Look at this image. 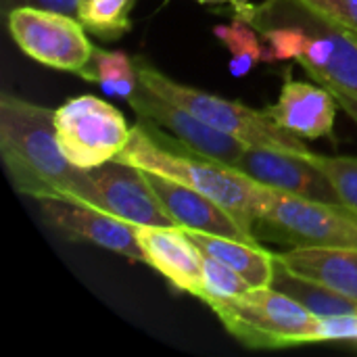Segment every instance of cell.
<instances>
[{"label": "cell", "instance_id": "6da1fadb", "mask_svg": "<svg viewBox=\"0 0 357 357\" xmlns=\"http://www.w3.org/2000/svg\"><path fill=\"white\" fill-rule=\"evenodd\" d=\"M0 155L15 190L31 199H67L94 205L96 186L88 169L61 151L54 111L17 94L0 96Z\"/></svg>", "mask_w": 357, "mask_h": 357}, {"label": "cell", "instance_id": "7a4b0ae2", "mask_svg": "<svg viewBox=\"0 0 357 357\" xmlns=\"http://www.w3.org/2000/svg\"><path fill=\"white\" fill-rule=\"evenodd\" d=\"M241 17L266 40L270 63L297 61L324 88L357 96L356 36L314 4L261 0Z\"/></svg>", "mask_w": 357, "mask_h": 357}, {"label": "cell", "instance_id": "3957f363", "mask_svg": "<svg viewBox=\"0 0 357 357\" xmlns=\"http://www.w3.org/2000/svg\"><path fill=\"white\" fill-rule=\"evenodd\" d=\"M163 140V136L151 130L149 121L140 119L132 128L130 140L115 161L159 174L211 197L226 207L249 232H253L255 209L266 184H259L238 169L201 157L188 149L182 153L180 149L172 146V138H167V142Z\"/></svg>", "mask_w": 357, "mask_h": 357}, {"label": "cell", "instance_id": "277c9868", "mask_svg": "<svg viewBox=\"0 0 357 357\" xmlns=\"http://www.w3.org/2000/svg\"><path fill=\"white\" fill-rule=\"evenodd\" d=\"M224 328L249 349H287L318 343V316L272 287H253L207 303Z\"/></svg>", "mask_w": 357, "mask_h": 357}, {"label": "cell", "instance_id": "5b68a950", "mask_svg": "<svg viewBox=\"0 0 357 357\" xmlns=\"http://www.w3.org/2000/svg\"><path fill=\"white\" fill-rule=\"evenodd\" d=\"M138 77L144 86L157 90L159 94L172 98L180 107L188 109L195 113L199 119L209 123L211 128L245 142L251 146H268V149H278V151H291L299 155H312L303 138L282 130L276 126L266 113L255 111L241 100H230L222 98L215 94H209L205 90L180 84L165 73H161L149 59L144 56H134Z\"/></svg>", "mask_w": 357, "mask_h": 357}, {"label": "cell", "instance_id": "8992f818", "mask_svg": "<svg viewBox=\"0 0 357 357\" xmlns=\"http://www.w3.org/2000/svg\"><path fill=\"white\" fill-rule=\"evenodd\" d=\"M253 232L291 247H345L357 249V211L349 205L312 201L266 186Z\"/></svg>", "mask_w": 357, "mask_h": 357}, {"label": "cell", "instance_id": "52a82bcc", "mask_svg": "<svg viewBox=\"0 0 357 357\" xmlns=\"http://www.w3.org/2000/svg\"><path fill=\"white\" fill-rule=\"evenodd\" d=\"M54 128L63 155L84 169L117 159L132 132L117 107L90 94L63 102L54 111Z\"/></svg>", "mask_w": 357, "mask_h": 357}, {"label": "cell", "instance_id": "ba28073f", "mask_svg": "<svg viewBox=\"0 0 357 357\" xmlns=\"http://www.w3.org/2000/svg\"><path fill=\"white\" fill-rule=\"evenodd\" d=\"M6 27L29 59L75 75L88 67L96 48L77 17L50 8L17 6L6 13Z\"/></svg>", "mask_w": 357, "mask_h": 357}, {"label": "cell", "instance_id": "9c48e42d", "mask_svg": "<svg viewBox=\"0 0 357 357\" xmlns=\"http://www.w3.org/2000/svg\"><path fill=\"white\" fill-rule=\"evenodd\" d=\"M128 105L136 111L138 119L167 130L176 138V142H180L188 151L224 163L228 167H236L247 146L245 142L211 128L195 113L180 107L172 98L159 94L157 90L144 86L142 82L136 88V92L128 98Z\"/></svg>", "mask_w": 357, "mask_h": 357}, {"label": "cell", "instance_id": "30bf717a", "mask_svg": "<svg viewBox=\"0 0 357 357\" xmlns=\"http://www.w3.org/2000/svg\"><path fill=\"white\" fill-rule=\"evenodd\" d=\"M234 169L259 184L295 197L345 205L333 180L310 161V155L247 144Z\"/></svg>", "mask_w": 357, "mask_h": 357}, {"label": "cell", "instance_id": "8fae6325", "mask_svg": "<svg viewBox=\"0 0 357 357\" xmlns=\"http://www.w3.org/2000/svg\"><path fill=\"white\" fill-rule=\"evenodd\" d=\"M88 172L96 186L94 207L134 226H176L144 169L113 159Z\"/></svg>", "mask_w": 357, "mask_h": 357}, {"label": "cell", "instance_id": "7c38bea8", "mask_svg": "<svg viewBox=\"0 0 357 357\" xmlns=\"http://www.w3.org/2000/svg\"><path fill=\"white\" fill-rule=\"evenodd\" d=\"M38 205L46 224L65 236L98 245L107 251L128 257L130 261L144 264V253L134 224L94 205L67 199H38Z\"/></svg>", "mask_w": 357, "mask_h": 357}, {"label": "cell", "instance_id": "4fadbf2b", "mask_svg": "<svg viewBox=\"0 0 357 357\" xmlns=\"http://www.w3.org/2000/svg\"><path fill=\"white\" fill-rule=\"evenodd\" d=\"M335 94L322 84L297 82L291 69L284 71L280 96L264 113L282 130L303 138H335V119L339 111Z\"/></svg>", "mask_w": 357, "mask_h": 357}, {"label": "cell", "instance_id": "5bb4252c", "mask_svg": "<svg viewBox=\"0 0 357 357\" xmlns=\"http://www.w3.org/2000/svg\"><path fill=\"white\" fill-rule=\"evenodd\" d=\"M144 264L159 272L176 291L201 297L203 251L180 226H136Z\"/></svg>", "mask_w": 357, "mask_h": 357}, {"label": "cell", "instance_id": "9a60e30c", "mask_svg": "<svg viewBox=\"0 0 357 357\" xmlns=\"http://www.w3.org/2000/svg\"><path fill=\"white\" fill-rule=\"evenodd\" d=\"M153 190L161 199L163 207L176 222V226L184 230H199L207 234L228 236L245 243H259L253 232H249L226 207H222L211 197L188 188L180 182L163 178L153 172H144Z\"/></svg>", "mask_w": 357, "mask_h": 357}, {"label": "cell", "instance_id": "2e32d148", "mask_svg": "<svg viewBox=\"0 0 357 357\" xmlns=\"http://www.w3.org/2000/svg\"><path fill=\"white\" fill-rule=\"evenodd\" d=\"M276 259L295 274L357 301V249L293 247L287 253H276Z\"/></svg>", "mask_w": 357, "mask_h": 357}, {"label": "cell", "instance_id": "e0dca14e", "mask_svg": "<svg viewBox=\"0 0 357 357\" xmlns=\"http://www.w3.org/2000/svg\"><path fill=\"white\" fill-rule=\"evenodd\" d=\"M186 234L203 251V255L224 261L247 278L251 287H270L274 276V253L264 249L259 243H245L199 230H186Z\"/></svg>", "mask_w": 357, "mask_h": 357}, {"label": "cell", "instance_id": "ac0fdd59", "mask_svg": "<svg viewBox=\"0 0 357 357\" xmlns=\"http://www.w3.org/2000/svg\"><path fill=\"white\" fill-rule=\"evenodd\" d=\"M272 289L284 293L299 305H303L307 312H312L318 318H331V316H347V314H357V301L316 282L310 278H303L282 266L276 259L274 253V276L270 282Z\"/></svg>", "mask_w": 357, "mask_h": 357}, {"label": "cell", "instance_id": "d6986e66", "mask_svg": "<svg viewBox=\"0 0 357 357\" xmlns=\"http://www.w3.org/2000/svg\"><path fill=\"white\" fill-rule=\"evenodd\" d=\"M79 77L98 84L107 94L128 100L140 86L136 61L123 50L94 48L92 61L79 73Z\"/></svg>", "mask_w": 357, "mask_h": 357}, {"label": "cell", "instance_id": "ffe728a7", "mask_svg": "<svg viewBox=\"0 0 357 357\" xmlns=\"http://www.w3.org/2000/svg\"><path fill=\"white\" fill-rule=\"evenodd\" d=\"M215 38L230 50V75L232 77H245L251 73L261 61L270 63V48L261 44L259 31L247 23L243 17L232 15L230 25H215L213 27Z\"/></svg>", "mask_w": 357, "mask_h": 357}, {"label": "cell", "instance_id": "44dd1931", "mask_svg": "<svg viewBox=\"0 0 357 357\" xmlns=\"http://www.w3.org/2000/svg\"><path fill=\"white\" fill-rule=\"evenodd\" d=\"M136 0H79L77 19L88 33L100 40H119L132 29V8Z\"/></svg>", "mask_w": 357, "mask_h": 357}, {"label": "cell", "instance_id": "7402d4cb", "mask_svg": "<svg viewBox=\"0 0 357 357\" xmlns=\"http://www.w3.org/2000/svg\"><path fill=\"white\" fill-rule=\"evenodd\" d=\"M253 289L247 278H243L236 270L226 266L224 261L203 255V278H201V301L207 305L213 299H230L238 297Z\"/></svg>", "mask_w": 357, "mask_h": 357}, {"label": "cell", "instance_id": "603a6c76", "mask_svg": "<svg viewBox=\"0 0 357 357\" xmlns=\"http://www.w3.org/2000/svg\"><path fill=\"white\" fill-rule=\"evenodd\" d=\"M310 161L333 180L345 205L357 211V157H328L312 153Z\"/></svg>", "mask_w": 357, "mask_h": 357}, {"label": "cell", "instance_id": "cb8c5ba5", "mask_svg": "<svg viewBox=\"0 0 357 357\" xmlns=\"http://www.w3.org/2000/svg\"><path fill=\"white\" fill-rule=\"evenodd\" d=\"M307 2L357 36V0H307Z\"/></svg>", "mask_w": 357, "mask_h": 357}, {"label": "cell", "instance_id": "d4e9b609", "mask_svg": "<svg viewBox=\"0 0 357 357\" xmlns=\"http://www.w3.org/2000/svg\"><path fill=\"white\" fill-rule=\"evenodd\" d=\"M77 2L79 0H0V6H2L4 15L17 6H40V8H50V10H59V13L75 17Z\"/></svg>", "mask_w": 357, "mask_h": 357}, {"label": "cell", "instance_id": "484cf974", "mask_svg": "<svg viewBox=\"0 0 357 357\" xmlns=\"http://www.w3.org/2000/svg\"><path fill=\"white\" fill-rule=\"evenodd\" d=\"M339 102V107L354 119L357 123V96H351V94H345V92H337V90H331Z\"/></svg>", "mask_w": 357, "mask_h": 357}, {"label": "cell", "instance_id": "4316f807", "mask_svg": "<svg viewBox=\"0 0 357 357\" xmlns=\"http://www.w3.org/2000/svg\"><path fill=\"white\" fill-rule=\"evenodd\" d=\"M197 2H201V4H230V8H232V15H245L247 13V8L253 4V2H249V0H197Z\"/></svg>", "mask_w": 357, "mask_h": 357}, {"label": "cell", "instance_id": "83f0119b", "mask_svg": "<svg viewBox=\"0 0 357 357\" xmlns=\"http://www.w3.org/2000/svg\"><path fill=\"white\" fill-rule=\"evenodd\" d=\"M356 40H357V36H356Z\"/></svg>", "mask_w": 357, "mask_h": 357}]
</instances>
